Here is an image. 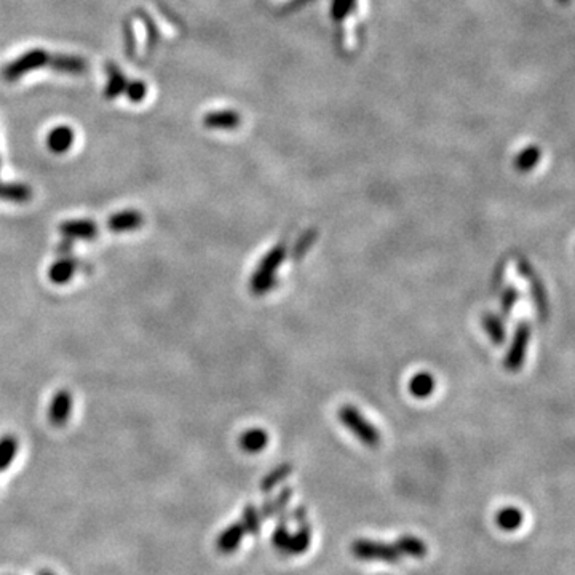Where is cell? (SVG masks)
<instances>
[{
    "mask_svg": "<svg viewBox=\"0 0 575 575\" xmlns=\"http://www.w3.org/2000/svg\"><path fill=\"white\" fill-rule=\"evenodd\" d=\"M337 416H339L342 425L347 426V429L355 435V438H358L365 446L367 448L379 446V443H381V434H379L376 426L360 412V409H357L353 405H343L341 406Z\"/></svg>",
    "mask_w": 575,
    "mask_h": 575,
    "instance_id": "6da1fadb",
    "label": "cell"
},
{
    "mask_svg": "<svg viewBox=\"0 0 575 575\" xmlns=\"http://www.w3.org/2000/svg\"><path fill=\"white\" fill-rule=\"evenodd\" d=\"M352 555L361 561H382L387 564H398L401 553L395 545L382 543L369 538H358L352 543Z\"/></svg>",
    "mask_w": 575,
    "mask_h": 575,
    "instance_id": "7a4b0ae2",
    "label": "cell"
},
{
    "mask_svg": "<svg viewBox=\"0 0 575 575\" xmlns=\"http://www.w3.org/2000/svg\"><path fill=\"white\" fill-rule=\"evenodd\" d=\"M517 269L518 274L524 278L529 284L532 302L536 305V312L538 318L545 322L548 317V298H547V289H545L543 283L541 280V277L536 270H533L532 264L526 258H518L517 260Z\"/></svg>",
    "mask_w": 575,
    "mask_h": 575,
    "instance_id": "3957f363",
    "label": "cell"
},
{
    "mask_svg": "<svg viewBox=\"0 0 575 575\" xmlns=\"http://www.w3.org/2000/svg\"><path fill=\"white\" fill-rule=\"evenodd\" d=\"M531 341V324L529 322H519L517 329H514L512 343H510L505 361H503V366L508 372H518L523 365L526 363V355H527V347H529Z\"/></svg>",
    "mask_w": 575,
    "mask_h": 575,
    "instance_id": "277c9868",
    "label": "cell"
},
{
    "mask_svg": "<svg viewBox=\"0 0 575 575\" xmlns=\"http://www.w3.org/2000/svg\"><path fill=\"white\" fill-rule=\"evenodd\" d=\"M49 58L50 55L45 50L34 49L25 53V55H21L20 58H16L15 61L8 63L7 66L2 69V77L7 82H16L25 74L32 72L35 69L45 68L46 63H49Z\"/></svg>",
    "mask_w": 575,
    "mask_h": 575,
    "instance_id": "5b68a950",
    "label": "cell"
},
{
    "mask_svg": "<svg viewBox=\"0 0 575 575\" xmlns=\"http://www.w3.org/2000/svg\"><path fill=\"white\" fill-rule=\"evenodd\" d=\"M70 412H72V395L69 390H58L49 406V422L56 429L64 426L68 424Z\"/></svg>",
    "mask_w": 575,
    "mask_h": 575,
    "instance_id": "8992f818",
    "label": "cell"
},
{
    "mask_svg": "<svg viewBox=\"0 0 575 575\" xmlns=\"http://www.w3.org/2000/svg\"><path fill=\"white\" fill-rule=\"evenodd\" d=\"M59 232L72 240H93L98 235V224L90 219H70L59 224Z\"/></svg>",
    "mask_w": 575,
    "mask_h": 575,
    "instance_id": "52a82bcc",
    "label": "cell"
},
{
    "mask_svg": "<svg viewBox=\"0 0 575 575\" xmlns=\"http://www.w3.org/2000/svg\"><path fill=\"white\" fill-rule=\"evenodd\" d=\"M144 224V216L136 210H125L120 213H115L108 219V229L110 232H133V230L139 229Z\"/></svg>",
    "mask_w": 575,
    "mask_h": 575,
    "instance_id": "ba28073f",
    "label": "cell"
},
{
    "mask_svg": "<svg viewBox=\"0 0 575 575\" xmlns=\"http://www.w3.org/2000/svg\"><path fill=\"white\" fill-rule=\"evenodd\" d=\"M77 270H79V260L72 258V254L70 256H58L55 263L50 265L49 278L55 284H66L75 275Z\"/></svg>",
    "mask_w": 575,
    "mask_h": 575,
    "instance_id": "9c48e42d",
    "label": "cell"
},
{
    "mask_svg": "<svg viewBox=\"0 0 575 575\" xmlns=\"http://www.w3.org/2000/svg\"><path fill=\"white\" fill-rule=\"evenodd\" d=\"M245 533L246 531L241 521L230 524L229 527H225L221 533H219V537L216 541V548L221 551L222 555L234 553V551H236V548H239V545L241 543Z\"/></svg>",
    "mask_w": 575,
    "mask_h": 575,
    "instance_id": "30bf717a",
    "label": "cell"
},
{
    "mask_svg": "<svg viewBox=\"0 0 575 575\" xmlns=\"http://www.w3.org/2000/svg\"><path fill=\"white\" fill-rule=\"evenodd\" d=\"M46 66L56 70V72L66 74H84L88 69V64L84 58L72 55H50Z\"/></svg>",
    "mask_w": 575,
    "mask_h": 575,
    "instance_id": "8fae6325",
    "label": "cell"
},
{
    "mask_svg": "<svg viewBox=\"0 0 575 575\" xmlns=\"http://www.w3.org/2000/svg\"><path fill=\"white\" fill-rule=\"evenodd\" d=\"M241 117L235 110H213L203 117V125L210 129H235L240 127Z\"/></svg>",
    "mask_w": 575,
    "mask_h": 575,
    "instance_id": "7c38bea8",
    "label": "cell"
},
{
    "mask_svg": "<svg viewBox=\"0 0 575 575\" xmlns=\"http://www.w3.org/2000/svg\"><path fill=\"white\" fill-rule=\"evenodd\" d=\"M74 144V132L68 125L55 127L46 136V147L56 156L66 153Z\"/></svg>",
    "mask_w": 575,
    "mask_h": 575,
    "instance_id": "4fadbf2b",
    "label": "cell"
},
{
    "mask_svg": "<svg viewBox=\"0 0 575 575\" xmlns=\"http://www.w3.org/2000/svg\"><path fill=\"white\" fill-rule=\"evenodd\" d=\"M286 256H288L286 245H284V243H278V245H275L263 259H260L256 272L263 275H275L277 269L284 263Z\"/></svg>",
    "mask_w": 575,
    "mask_h": 575,
    "instance_id": "5bb4252c",
    "label": "cell"
},
{
    "mask_svg": "<svg viewBox=\"0 0 575 575\" xmlns=\"http://www.w3.org/2000/svg\"><path fill=\"white\" fill-rule=\"evenodd\" d=\"M481 324L486 333H488L489 339L495 343V346H502L507 339V331L503 320L492 312H486L481 317Z\"/></svg>",
    "mask_w": 575,
    "mask_h": 575,
    "instance_id": "9a60e30c",
    "label": "cell"
},
{
    "mask_svg": "<svg viewBox=\"0 0 575 575\" xmlns=\"http://www.w3.org/2000/svg\"><path fill=\"white\" fill-rule=\"evenodd\" d=\"M523 521L524 514L518 507H503L495 514V524L505 532L519 529L523 526Z\"/></svg>",
    "mask_w": 575,
    "mask_h": 575,
    "instance_id": "2e32d148",
    "label": "cell"
},
{
    "mask_svg": "<svg viewBox=\"0 0 575 575\" xmlns=\"http://www.w3.org/2000/svg\"><path fill=\"white\" fill-rule=\"evenodd\" d=\"M542 160V149L538 146H527L514 157V170L518 173H529Z\"/></svg>",
    "mask_w": 575,
    "mask_h": 575,
    "instance_id": "e0dca14e",
    "label": "cell"
},
{
    "mask_svg": "<svg viewBox=\"0 0 575 575\" xmlns=\"http://www.w3.org/2000/svg\"><path fill=\"white\" fill-rule=\"evenodd\" d=\"M310 542H312L310 524H309V521H304V523L299 524L298 532L291 533V541H289L286 555L296 556V555L305 553V551L310 547Z\"/></svg>",
    "mask_w": 575,
    "mask_h": 575,
    "instance_id": "ac0fdd59",
    "label": "cell"
},
{
    "mask_svg": "<svg viewBox=\"0 0 575 575\" xmlns=\"http://www.w3.org/2000/svg\"><path fill=\"white\" fill-rule=\"evenodd\" d=\"M106 70H108L109 80H108V85H106L104 96L106 99H114L117 96H120V94L125 91L128 82L125 79V75L122 74V70L118 69L114 63L106 64Z\"/></svg>",
    "mask_w": 575,
    "mask_h": 575,
    "instance_id": "d6986e66",
    "label": "cell"
},
{
    "mask_svg": "<svg viewBox=\"0 0 575 575\" xmlns=\"http://www.w3.org/2000/svg\"><path fill=\"white\" fill-rule=\"evenodd\" d=\"M395 547L398 548V551L401 555H407L411 556V558H425L426 556V545L424 541H420L416 536H411V533H405V536L398 537V541H396Z\"/></svg>",
    "mask_w": 575,
    "mask_h": 575,
    "instance_id": "ffe728a7",
    "label": "cell"
},
{
    "mask_svg": "<svg viewBox=\"0 0 575 575\" xmlns=\"http://www.w3.org/2000/svg\"><path fill=\"white\" fill-rule=\"evenodd\" d=\"M267 443H269V435L263 429H250L240 436V448L250 454L264 450Z\"/></svg>",
    "mask_w": 575,
    "mask_h": 575,
    "instance_id": "44dd1931",
    "label": "cell"
},
{
    "mask_svg": "<svg viewBox=\"0 0 575 575\" xmlns=\"http://www.w3.org/2000/svg\"><path fill=\"white\" fill-rule=\"evenodd\" d=\"M291 495H293V491L289 488H283L280 494H278L275 499H267L264 500L263 507H260L259 513H260V518H274L277 514H280L284 512V508L291 500Z\"/></svg>",
    "mask_w": 575,
    "mask_h": 575,
    "instance_id": "7402d4cb",
    "label": "cell"
},
{
    "mask_svg": "<svg viewBox=\"0 0 575 575\" xmlns=\"http://www.w3.org/2000/svg\"><path fill=\"white\" fill-rule=\"evenodd\" d=\"M436 381L434 376L429 374V372H419V374H416L411 381H409V392L420 400L429 398V396L434 393Z\"/></svg>",
    "mask_w": 575,
    "mask_h": 575,
    "instance_id": "603a6c76",
    "label": "cell"
},
{
    "mask_svg": "<svg viewBox=\"0 0 575 575\" xmlns=\"http://www.w3.org/2000/svg\"><path fill=\"white\" fill-rule=\"evenodd\" d=\"M0 198L16 201V203H26L32 198L31 187L26 184H4L0 182Z\"/></svg>",
    "mask_w": 575,
    "mask_h": 575,
    "instance_id": "cb8c5ba5",
    "label": "cell"
},
{
    "mask_svg": "<svg viewBox=\"0 0 575 575\" xmlns=\"http://www.w3.org/2000/svg\"><path fill=\"white\" fill-rule=\"evenodd\" d=\"M291 472H293L291 464H282V465L275 467L274 470H272L270 473H267V475L263 478V481H260V491L270 492L272 489L277 488L278 484L283 483L284 479L291 475Z\"/></svg>",
    "mask_w": 575,
    "mask_h": 575,
    "instance_id": "d4e9b609",
    "label": "cell"
},
{
    "mask_svg": "<svg viewBox=\"0 0 575 575\" xmlns=\"http://www.w3.org/2000/svg\"><path fill=\"white\" fill-rule=\"evenodd\" d=\"M317 239H318L317 229L305 230V232L299 236L298 241L294 243L293 251H291V259L294 260V263H299V260L304 259V256L310 251V248L313 246V243H315Z\"/></svg>",
    "mask_w": 575,
    "mask_h": 575,
    "instance_id": "484cf974",
    "label": "cell"
},
{
    "mask_svg": "<svg viewBox=\"0 0 575 575\" xmlns=\"http://www.w3.org/2000/svg\"><path fill=\"white\" fill-rule=\"evenodd\" d=\"M18 453V440L13 435L0 438V472L7 470Z\"/></svg>",
    "mask_w": 575,
    "mask_h": 575,
    "instance_id": "4316f807",
    "label": "cell"
},
{
    "mask_svg": "<svg viewBox=\"0 0 575 575\" xmlns=\"http://www.w3.org/2000/svg\"><path fill=\"white\" fill-rule=\"evenodd\" d=\"M280 514H282V518L278 519V523H277L274 536H272V543H274V547L280 551V553L286 555L289 541H291V532L288 531V526H286V514H284V512Z\"/></svg>",
    "mask_w": 575,
    "mask_h": 575,
    "instance_id": "83f0119b",
    "label": "cell"
},
{
    "mask_svg": "<svg viewBox=\"0 0 575 575\" xmlns=\"http://www.w3.org/2000/svg\"><path fill=\"white\" fill-rule=\"evenodd\" d=\"M278 284L275 275H263L259 272H254L250 282V289L254 296H264L270 293Z\"/></svg>",
    "mask_w": 575,
    "mask_h": 575,
    "instance_id": "f1b7e54d",
    "label": "cell"
},
{
    "mask_svg": "<svg viewBox=\"0 0 575 575\" xmlns=\"http://www.w3.org/2000/svg\"><path fill=\"white\" fill-rule=\"evenodd\" d=\"M241 523L245 526V531L251 536H259L260 532V513L256 507L246 505L241 513Z\"/></svg>",
    "mask_w": 575,
    "mask_h": 575,
    "instance_id": "f546056e",
    "label": "cell"
},
{
    "mask_svg": "<svg viewBox=\"0 0 575 575\" xmlns=\"http://www.w3.org/2000/svg\"><path fill=\"white\" fill-rule=\"evenodd\" d=\"M519 301V291L514 286H507L500 294V312L503 317H508L513 312L514 305Z\"/></svg>",
    "mask_w": 575,
    "mask_h": 575,
    "instance_id": "4dcf8cb0",
    "label": "cell"
},
{
    "mask_svg": "<svg viewBox=\"0 0 575 575\" xmlns=\"http://www.w3.org/2000/svg\"><path fill=\"white\" fill-rule=\"evenodd\" d=\"M125 93L127 96L129 98V101H133V103H139L146 98V93H147V87L144 82H139V80H133V82H128L127 88H125Z\"/></svg>",
    "mask_w": 575,
    "mask_h": 575,
    "instance_id": "1f68e13d",
    "label": "cell"
},
{
    "mask_svg": "<svg viewBox=\"0 0 575 575\" xmlns=\"http://www.w3.org/2000/svg\"><path fill=\"white\" fill-rule=\"evenodd\" d=\"M355 7V0H334L333 4V16L337 21L342 20L343 16L350 13V10Z\"/></svg>",
    "mask_w": 575,
    "mask_h": 575,
    "instance_id": "d6a6232c",
    "label": "cell"
},
{
    "mask_svg": "<svg viewBox=\"0 0 575 575\" xmlns=\"http://www.w3.org/2000/svg\"><path fill=\"white\" fill-rule=\"evenodd\" d=\"M123 32H125V53L128 58H134L136 55V35L133 31V26L127 23L125 27H123Z\"/></svg>",
    "mask_w": 575,
    "mask_h": 575,
    "instance_id": "836d02e7",
    "label": "cell"
},
{
    "mask_svg": "<svg viewBox=\"0 0 575 575\" xmlns=\"http://www.w3.org/2000/svg\"><path fill=\"white\" fill-rule=\"evenodd\" d=\"M139 18H142V20H144V23H146V29H147V46H149V49H152V45L156 44V40H157V29H156V25H153L151 18L147 16V15L144 13V11H139Z\"/></svg>",
    "mask_w": 575,
    "mask_h": 575,
    "instance_id": "e575fe53",
    "label": "cell"
},
{
    "mask_svg": "<svg viewBox=\"0 0 575 575\" xmlns=\"http://www.w3.org/2000/svg\"><path fill=\"white\" fill-rule=\"evenodd\" d=\"M72 248H74V240L64 236V239L58 243L56 254L58 256H70V254H72Z\"/></svg>",
    "mask_w": 575,
    "mask_h": 575,
    "instance_id": "d590c367",
    "label": "cell"
},
{
    "mask_svg": "<svg viewBox=\"0 0 575 575\" xmlns=\"http://www.w3.org/2000/svg\"><path fill=\"white\" fill-rule=\"evenodd\" d=\"M291 518H293L298 524L304 523V521H307V510H305L304 507H298L296 510H293Z\"/></svg>",
    "mask_w": 575,
    "mask_h": 575,
    "instance_id": "8d00e7d4",
    "label": "cell"
},
{
    "mask_svg": "<svg viewBox=\"0 0 575 575\" xmlns=\"http://www.w3.org/2000/svg\"><path fill=\"white\" fill-rule=\"evenodd\" d=\"M556 2L561 4V5H569V4L572 2V0H556Z\"/></svg>",
    "mask_w": 575,
    "mask_h": 575,
    "instance_id": "74e56055",
    "label": "cell"
},
{
    "mask_svg": "<svg viewBox=\"0 0 575 575\" xmlns=\"http://www.w3.org/2000/svg\"><path fill=\"white\" fill-rule=\"evenodd\" d=\"M37 575H55L51 571H40Z\"/></svg>",
    "mask_w": 575,
    "mask_h": 575,
    "instance_id": "f35d334b",
    "label": "cell"
}]
</instances>
